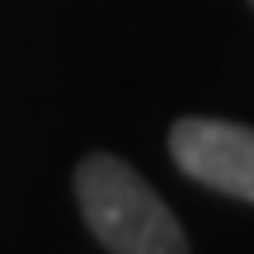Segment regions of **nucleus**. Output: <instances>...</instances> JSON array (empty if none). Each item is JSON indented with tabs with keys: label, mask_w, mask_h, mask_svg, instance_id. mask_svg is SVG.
<instances>
[{
	"label": "nucleus",
	"mask_w": 254,
	"mask_h": 254,
	"mask_svg": "<svg viewBox=\"0 0 254 254\" xmlns=\"http://www.w3.org/2000/svg\"><path fill=\"white\" fill-rule=\"evenodd\" d=\"M75 202L109 254H189L165 198L118 155L94 151L75 165Z\"/></svg>",
	"instance_id": "nucleus-1"
},
{
	"label": "nucleus",
	"mask_w": 254,
	"mask_h": 254,
	"mask_svg": "<svg viewBox=\"0 0 254 254\" xmlns=\"http://www.w3.org/2000/svg\"><path fill=\"white\" fill-rule=\"evenodd\" d=\"M170 155L189 179L254 202V127L226 118H179L170 127Z\"/></svg>",
	"instance_id": "nucleus-2"
}]
</instances>
